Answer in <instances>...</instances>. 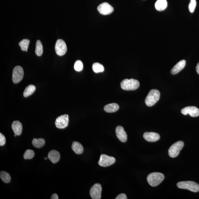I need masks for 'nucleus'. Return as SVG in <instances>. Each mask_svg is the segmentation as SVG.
<instances>
[{
    "instance_id": "obj_12",
    "label": "nucleus",
    "mask_w": 199,
    "mask_h": 199,
    "mask_svg": "<svg viewBox=\"0 0 199 199\" xmlns=\"http://www.w3.org/2000/svg\"><path fill=\"white\" fill-rule=\"evenodd\" d=\"M181 112L184 115L189 114L193 117L199 116V109L195 106L185 107L181 109Z\"/></svg>"
},
{
    "instance_id": "obj_27",
    "label": "nucleus",
    "mask_w": 199,
    "mask_h": 199,
    "mask_svg": "<svg viewBox=\"0 0 199 199\" xmlns=\"http://www.w3.org/2000/svg\"><path fill=\"white\" fill-rule=\"evenodd\" d=\"M35 153L32 150L27 149L26 150L24 154V158L26 160L31 159L34 157Z\"/></svg>"
},
{
    "instance_id": "obj_4",
    "label": "nucleus",
    "mask_w": 199,
    "mask_h": 199,
    "mask_svg": "<svg viewBox=\"0 0 199 199\" xmlns=\"http://www.w3.org/2000/svg\"><path fill=\"white\" fill-rule=\"evenodd\" d=\"M177 185L178 188L188 189L192 192L197 193L199 191V185L194 181L179 182L177 183Z\"/></svg>"
},
{
    "instance_id": "obj_5",
    "label": "nucleus",
    "mask_w": 199,
    "mask_h": 199,
    "mask_svg": "<svg viewBox=\"0 0 199 199\" xmlns=\"http://www.w3.org/2000/svg\"><path fill=\"white\" fill-rule=\"evenodd\" d=\"M184 145V142L182 141H178L175 143L169 148L168 151L169 156L172 158L177 157L180 151L183 149Z\"/></svg>"
},
{
    "instance_id": "obj_30",
    "label": "nucleus",
    "mask_w": 199,
    "mask_h": 199,
    "mask_svg": "<svg viewBox=\"0 0 199 199\" xmlns=\"http://www.w3.org/2000/svg\"><path fill=\"white\" fill-rule=\"evenodd\" d=\"M6 140L5 136L1 133H0V146H3L6 144Z\"/></svg>"
},
{
    "instance_id": "obj_32",
    "label": "nucleus",
    "mask_w": 199,
    "mask_h": 199,
    "mask_svg": "<svg viewBox=\"0 0 199 199\" xmlns=\"http://www.w3.org/2000/svg\"><path fill=\"white\" fill-rule=\"evenodd\" d=\"M58 196L56 193H54V194L52 195L51 198V199H58Z\"/></svg>"
},
{
    "instance_id": "obj_35",
    "label": "nucleus",
    "mask_w": 199,
    "mask_h": 199,
    "mask_svg": "<svg viewBox=\"0 0 199 199\" xmlns=\"http://www.w3.org/2000/svg\"><path fill=\"white\" fill-rule=\"evenodd\" d=\"M14 137H16V134H14Z\"/></svg>"
},
{
    "instance_id": "obj_9",
    "label": "nucleus",
    "mask_w": 199,
    "mask_h": 199,
    "mask_svg": "<svg viewBox=\"0 0 199 199\" xmlns=\"http://www.w3.org/2000/svg\"><path fill=\"white\" fill-rule=\"evenodd\" d=\"M56 53L59 56H62L66 54L67 50L66 43L62 39H58L56 42L55 46Z\"/></svg>"
},
{
    "instance_id": "obj_16",
    "label": "nucleus",
    "mask_w": 199,
    "mask_h": 199,
    "mask_svg": "<svg viewBox=\"0 0 199 199\" xmlns=\"http://www.w3.org/2000/svg\"><path fill=\"white\" fill-rule=\"evenodd\" d=\"M186 65V61L182 60L178 62L174 66L171 70V73L172 75H176L181 71L185 67Z\"/></svg>"
},
{
    "instance_id": "obj_8",
    "label": "nucleus",
    "mask_w": 199,
    "mask_h": 199,
    "mask_svg": "<svg viewBox=\"0 0 199 199\" xmlns=\"http://www.w3.org/2000/svg\"><path fill=\"white\" fill-rule=\"evenodd\" d=\"M69 121L68 114H64L58 117L55 122V125L59 129H64L67 127Z\"/></svg>"
},
{
    "instance_id": "obj_26",
    "label": "nucleus",
    "mask_w": 199,
    "mask_h": 199,
    "mask_svg": "<svg viewBox=\"0 0 199 199\" xmlns=\"http://www.w3.org/2000/svg\"><path fill=\"white\" fill-rule=\"evenodd\" d=\"M30 42V41L29 40L25 39L22 40L19 43V45L22 51H27Z\"/></svg>"
},
{
    "instance_id": "obj_10",
    "label": "nucleus",
    "mask_w": 199,
    "mask_h": 199,
    "mask_svg": "<svg viewBox=\"0 0 199 199\" xmlns=\"http://www.w3.org/2000/svg\"><path fill=\"white\" fill-rule=\"evenodd\" d=\"M98 10L100 14L104 15L110 14L113 12L114 9L113 6L107 2H104L98 7Z\"/></svg>"
},
{
    "instance_id": "obj_3",
    "label": "nucleus",
    "mask_w": 199,
    "mask_h": 199,
    "mask_svg": "<svg viewBox=\"0 0 199 199\" xmlns=\"http://www.w3.org/2000/svg\"><path fill=\"white\" fill-rule=\"evenodd\" d=\"M160 93L157 89H152L150 91L145 100V103L148 107H152L158 101Z\"/></svg>"
},
{
    "instance_id": "obj_2",
    "label": "nucleus",
    "mask_w": 199,
    "mask_h": 199,
    "mask_svg": "<svg viewBox=\"0 0 199 199\" xmlns=\"http://www.w3.org/2000/svg\"><path fill=\"white\" fill-rule=\"evenodd\" d=\"M140 83L137 80L133 79H125L121 82L120 86L123 90H134L139 86Z\"/></svg>"
},
{
    "instance_id": "obj_19",
    "label": "nucleus",
    "mask_w": 199,
    "mask_h": 199,
    "mask_svg": "<svg viewBox=\"0 0 199 199\" xmlns=\"http://www.w3.org/2000/svg\"><path fill=\"white\" fill-rule=\"evenodd\" d=\"M119 109L118 104L113 103L105 105L104 107V110L108 113H112L116 112Z\"/></svg>"
},
{
    "instance_id": "obj_20",
    "label": "nucleus",
    "mask_w": 199,
    "mask_h": 199,
    "mask_svg": "<svg viewBox=\"0 0 199 199\" xmlns=\"http://www.w3.org/2000/svg\"><path fill=\"white\" fill-rule=\"evenodd\" d=\"M167 2L166 0H157L155 3V8L158 11H161L167 8Z\"/></svg>"
},
{
    "instance_id": "obj_17",
    "label": "nucleus",
    "mask_w": 199,
    "mask_h": 199,
    "mask_svg": "<svg viewBox=\"0 0 199 199\" xmlns=\"http://www.w3.org/2000/svg\"><path fill=\"white\" fill-rule=\"evenodd\" d=\"M12 128L15 134L17 136L21 135L23 131V126L21 122L18 121H15L12 125Z\"/></svg>"
},
{
    "instance_id": "obj_14",
    "label": "nucleus",
    "mask_w": 199,
    "mask_h": 199,
    "mask_svg": "<svg viewBox=\"0 0 199 199\" xmlns=\"http://www.w3.org/2000/svg\"><path fill=\"white\" fill-rule=\"evenodd\" d=\"M145 140L149 142H155L159 140L160 135L158 133L154 132H146L143 135Z\"/></svg>"
},
{
    "instance_id": "obj_24",
    "label": "nucleus",
    "mask_w": 199,
    "mask_h": 199,
    "mask_svg": "<svg viewBox=\"0 0 199 199\" xmlns=\"http://www.w3.org/2000/svg\"><path fill=\"white\" fill-rule=\"evenodd\" d=\"M35 53L38 56H41L43 53V47L42 42L39 40L37 41Z\"/></svg>"
},
{
    "instance_id": "obj_25",
    "label": "nucleus",
    "mask_w": 199,
    "mask_h": 199,
    "mask_svg": "<svg viewBox=\"0 0 199 199\" xmlns=\"http://www.w3.org/2000/svg\"><path fill=\"white\" fill-rule=\"evenodd\" d=\"M92 69L96 73L103 72L104 70V67L103 65L98 62L94 63L93 64Z\"/></svg>"
},
{
    "instance_id": "obj_29",
    "label": "nucleus",
    "mask_w": 199,
    "mask_h": 199,
    "mask_svg": "<svg viewBox=\"0 0 199 199\" xmlns=\"http://www.w3.org/2000/svg\"><path fill=\"white\" fill-rule=\"evenodd\" d=\"M197 2L196 0H190V3L189 6V12L191 13L194 12L196 6Z\"/></svg>"
},
{
    "instance_id": "obj_6",
    "label": "nucleus",
    "mask_w": 199,
    "mask_h": 199,
    "mask_svg": "<svg viewBox=\"0 0 199 199\" xmlns=\"http://www.w3.org/2000/svg\"><path fill=\"white\" fill-rule=\"evenodd\" d=\"M24 70L21 66H17L13 70L12 81L14 83H19L23 78Z\"/></svg>"
},
{
    "instance_id": "obj_22",
    "label": "nucleus",
    "mask_w": 199,
    "mask_h": 199,
    "mask_svg": "<svg viewBox=\"0 0 199 199\" xmlns=\"http://www.w3.org/2000/svg\"><path fill=\"white\" fill-rule=\"evenodd\" d=\"M32 143L35 148H40L42 147L45 144L46 141L43 138H34L32 141Z\"/></svg>"
},
{
    "instance_id": "obj_28",
    "label": "nucleus",
    "mask_w": 199,
    "mask_h": 199,
    "mask_svg": "<svg viewBox=\"0 0 199 199\" xmlns=\"http://www.w3.org/2000/svg\"><path fill=\"white\" fill-rule=\"evenodd\" d=\"M74 69L76 71L80 72L82 70L83 68V64L82 61L80 60H78L76 61L74 64Z\"/></svg>"
},
{
    "instance_id": "obj_21",
    "label": "nucleus",
    "mask_w": 199,
    "mask_h": 199,
    "mask_svg": "<svg viewBox=\"0 0 199 199\" xmlns=\"http://www.w3.org/2000/svg\"><path fill=\"white\" fill-rule=\"evenodd\" d=\"M36 87L34 85H30L27 86L25 89L23 93L24 97L27 98L30 96L35 92Z\"/></svg>"
},
{
    "instance_id": "obj_7",
    "label": "nucleus",
    "mask_w": 199,
    "mask_h": 199,
    "mask_svg": "<svg viewBox=\"0 0 199 199\" xmlns=\"http://www.w3.org/2000/svg\"><path fill=\"white\" fill-rule=\"evenodd\" d=\"M116 159L114 157H109L105 154H102L100 156L98 164L100 166L106 167L113 165Z\"/></svg>"
},
{
    "instance_id": "obj_11",
    "label": "nucleus",
    "mask_w": 199,
    "mask_h": 199,
    "mask_svg": "<svg viewBox=\"0 0 199 199\" xmlns=\"http://www.w3.org/2000/svg\"><path fill=\"white\" fill-rule=\"evenodd\" d=\"M101 185L99 183H96L91 188L90 194L93 199H100L101 198Z\"/></svg>"
},
{
    "instance_id": "obj_18",
    "label": "nucleus",
    "mask_w": 199,
    "mask_h": 199,
    "mask_svg": "<svg viewBox=\"0 0 199 199\" xmlns=\"http://www.w3.org/2000/svg\"><path fill=\"white\" fill-rule=\"evenodd\" d=\"M72 149L74 152L78 155L81 154L83 152V147L81 143L75 141L72 143Z\"/></svg>"
},
{
    "instance_id": "obj_13",
    "label": "nucleus",
    "mask_w": 199,
    "mask_h": 199,
    "mask_svg": "<svg viewBox=\"0 0 199 199\" xmlns=\"http://www.w3.org/2000/svg\"><path fill=\"white\" fill-rule=\"evenodd\" d=\"M117 137L121 142H125L127 140V135L123 127L121 126H117L116 129Z\"/></svg>"
},
{
    "instance_id": "obj_1",
    "label": "nucleus",
    "mask_w": 199,
    "mask_h": 199,
    "mask_svg": "<svg viewBox=\"0 0 199 199\" xmlns=\"http://www.w3.org/2000/svg\"><path fill=\"white\" fill-rule=\"evenodd\" d=\"M165 177L162 173L154 172L148 175L147 180L149 185L152 187L159 185L164 179Z\"/></svg>"
},
{
    "instance_id": "obj_15",
    "label": "nucleus",
    "mask_w": 199,
    "mask_h": 199,
    "mask_svg": "<svg viewBox=\"0 0 199 199\" xmlns=\"http://www.w3.org/2000/svg\"><path fill=\"white\" fill-rule=\"evenodd\" d=\"M48 157L52 163H56L59 161L60 154L56 150H51L48 153Z\"/></svg>"
},
{
    "instance_id": "obj_23",
    "label": "nucleus",
    "mask_w": 199,
    "mask_h": 199,
    "mask_svg": "<svg viewBox=\"0 0 199 199\" xmlns=\"http://www.w3.org/2000/svg\"><path fill=\"white\" fill-rule=\"evenodd\" d=\"M0 177L5 183H9L10 182L11 178L10 175L5 171H1L0 172Z\"/></svg>"
},
{
    "instance_id": "obj_33",
    "label": "nucleus",
    "mask_w": 199,
    "mask_h": 199,
    "mask_svg": "<svg viewBox=\"0 0 199 199\" xmlns=\"http://www.w3.org/2000/svg\"><path fill=\"white\" fill-rule=\"evenodd\" d=\"M196 70L197 73L199 75V62L197 64L196 67Z\"/></svg>"
},
{
    "instance_id": "obj_34",
    "label": "nucleus",
    "mask_w": 199,
    "mask_h": 199,
    "mask_svg": "<svg viewBox=\"0 0 199 199\" xmlns=\"http://www.w3.org/2000/svg\"><path fill=\"white\" fill-rule=\"evenodd\" d=\"M44 159H45V160H46V159H47V157H45V158Z\"/></svg>"
},
{
    "instance_id": "obj_31",
    "label": "nucleus",
    "mask_w": 199,
    "mask_h": 199,
    "mask_svg": "<svg viewBox=\"0 0 199 199\" xmlns=\"http://www.w3.org/2000/svg\"><path fill=\"white\" fill-rule=\"evenodd\" d=\"M127 197H126V195L122 193V194H121L117 196L116 197V199H127Z\"/></svg>"
}]
</instances>
